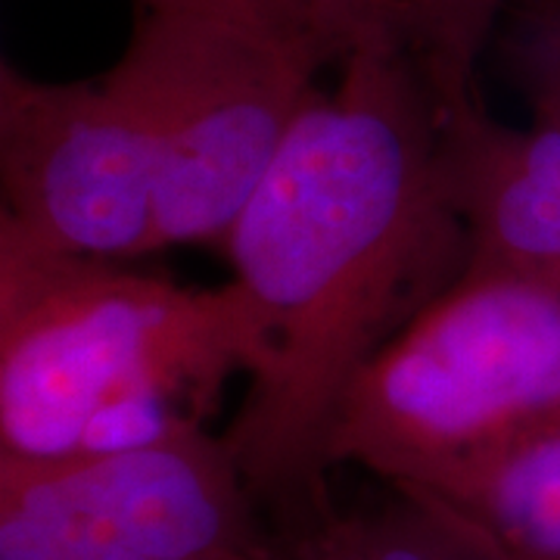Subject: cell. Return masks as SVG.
<instances>
[{
    "mask_svg": "<svg viewBox=\"0 0 560 560\" xmlns=\"http://www.w3.org/2000/svg\"><path fill=\"white\" fill-rule=\"evenodd\" d=\"M337 69L221 243L261 340L221 436L275 539L337 511L330 440L349 386L470 261L430 69L383 22Z\"/></svg>",
    "mask_w": 560,
    "mask_h": 560,
    "instance_id": "6da1fadb",
    "label": "cell"
},
{
    "mask_svg": "<svg viewBox=\"0 0 560 560\" xmlns=\"http://www.w3.org/2000/svg\"><path fill=\"white\" fill-rule=\"evenodd\" d=\"M259 361L237 280L184 287L47 249L0 219V452L119 448L206 423Z\"/></svg>",
    "mask_w": 560,
    "mask_h": 560,
    "instance_id": "7a4b0ae2",
    "label": "cell"
},
{
    "mask_svg": "<svg viewBox=\"0 0 560 560\" xmlns=\"http://www.w3.org/2000/svg\"><path fill=\"white\" fill-rule=\"evenodd\" d=\"M560 411V287L467 265L342 399L330 460L415 489Z\"/></svg>",
    "mask_w": 560,
    "mask_h": 560,
    "instance_id": "3957f363",
    "label": "cell"
},
{
    "mask_svg": "<svg viewBox=\"0 0 560 560\" xmlns=\"http://www.w3.org/2000/svg\"><path fill=\"white\" fill-rule=\"evenodd\" d=\"M312 35L219 13L138 10L121 60L103 75L156 150L150 253L219 246L278 160L318 72Z\"/></svg>",
    "mask_w": 560,
    "mask_h": 560,
    "instance_id": "277c9868",
    "label": "cell"
},
{
    "mask_svg": "<svg viewBox=\"0 0 560 560\" xmlns=\"http://www.w3.org/2000/svg\"><path fill=\"white\" fill-rule=\"evenodd\" d=\"M275 536L206 423L69 452H0V560H268Z\"/></svg>",
    "mask_w": 560,
    "mask_h": 560,
    "instance_id": "5b68a950",
    "label": "cell"
},
{
    "mask_svg": "<svg viewBox=\"0 0 560 560\" xmlns=\"http://www.w3.org/2000/svg\"><path fill=\"white\" fill-rule=\"evenodd\" d=\"M3 215L47 249L150 256L156 150L131 103L106 79L38 81L0 62Z\"/></svg>",
    "mask_w": 560,
    "mask_h": 560,
    "instance_id": "8992f818",
    "label": "cell"
},
{
    "mask_svg": "<svg viewBox=\"0 0 560 560\" xmlns=\"http://www.w3.org/2000/svg\"><path fill=\"white\" fill-rule=\"evenodd\" d=\"M440 160L470 241L467 265L560 287V131L501 125L482 97L445 103Z\"/></svg>",
    "mask_w": 560,
    "mask_h": 560,
    "instance_id": "52a82bcc",
    "label": "cell"
},
{
    "mask_svg": "<svg viewBox=\"0 0 560 560\" xmlns=\"http://www.w3.org/2000/svg\"><path fill=\"white\" fill-rule=\"evenodd\" d=\"M514 560H560V411L508 433L415 489Z\"/></svg>",
    "mask_w": 560,
    "mask_h": 560,
    "instance_id": "ba28073f",
    "label": "cell"
},
{
    "mask_svg": "<svg viewBox=\"0 0 560 560\" xmlns=\"http://www.w3.org/2000/svg\"><path fill=\"white\" fill-rule=\"evenodd\" d=\"M455 521L433 501L396 492L377 511L340 514L275 539L268 560H452Z\"/></svg>",
    "mask_w": 560,
    "mask_h": 560,
    "instance_id": "9c48e42d",
    "label": "cell"
},
{
    "mask_svg": "<svg viewBox=\"0 0 560 560\" xmlns=\"http://www.w3.org/2000/svg\"><path fill=\"white\" fill-rule=\"evenodd\" d=\"M511 0H386L389 25L430 69L442 103L480 97L477 60Z\"/></svg>",
    "mask_w": 560,
    "mask_h": 560,
    "instance_id": "30bf717a",
    "label": "cell"
},
{
    "mask_svg": "<svg viewBox=\"0 0 560 560\" xmlns=\"http://www.w3.org/2000/svg\"><path fill=\"white\" fill-rule=\"evenodd\" d=\"M501 60L533 125L560 131V0H521L501 38Z\"/></svg>",
    "mask_w": 560,
    "mask_h": 560,
    "instance_id": "8fae6325",
    "label": "cell"
},
{
    "mask_svg": "<svg viewBox=\"0 0 560 560\" xmlns=\"http://www.w3.org/2000/svg\"><path fill=\"white\" fill-rule=\"evenodd\" d=\"M135 7L153 13H219V16H237V20L265 22L275 28L312 35L308 0H135Z\"/></svg>",
    "mask_w": 560,
    "mask_h": 560,
    "instance_id": "7c38bea8",
    "label": "cell"
},
{
    "mask_svg": "<svg viewBox=\"0 0 560 560\" xmlns=\"http://www.w3.org/2000/svg\"><path fill=\"white\" fill-rule=\"evenodd\" d=\"M383 3L386 0H308V25L330 66L340 62L361 25L381 16Z\"/></svg>",
    "mask_w": 560,
    "mask_h": 560,
    "instance_id": "4fadbf2b",
    "label": "cell"
},
{
    "mask_svg": "<svg viewBox=\"0 0 560 560\" xmlns=\"http://www.w3.org/2000/svg\"><path fill=\"white\" fill-rule=\"evenodd\" d=\"M440 508V504H436ZM448 514V511H445ZM452 517V514H448ZM455 521V526H458V541H455V555H452V560H514L508 558L501 548H495L489 539H482L480 533H474L467 523H460L458 517H452Z\"/></svg>",
    "mask_w": 560,
    "mask_h": 560,
    "instance_id": "5bb4252c",
    "label": "cell"
},
{
    "mask_svg": "<svg viewBox=\"0 0 560 560\" xmlns=\"http://www.w3.org/2000/svg\"><path fill=\"white\" fill-rule=\"evenodd\" d=\"M268 558H271V555H268Z\"/></svg>",
    "mask_w": 560,
    "mask_h": 560,
    "instance_id": "9a60e30c",
    "label": "cell"
}]
</instances>
